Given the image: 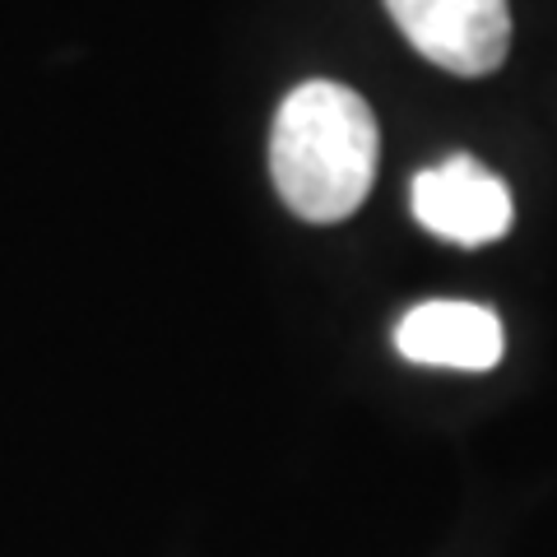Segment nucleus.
Segmentation results:
<instances>
[{"instance_id": "1", "label": "nucleus", "mask_w": 557, "mask_h": 557, "mask_svg": "<svg viewBox=\"0 0 557 557\" xmlns=\"http://www.w3.org/2000/svg\"><path fill=\"white\" fill-rule=\"evenodd\" d=\"M376 116L335 79L298 84L274 116L270 172L284 205L307 223H339L376 182Z\"/></svg>"}, {"instance_id": "2", "label": "nucleus", "mask_w": 557, "mask_h": 557, "mask_svg": "<svg viewBox=\"0 0 557 557\" xmlns=\"http://www.w3.org/2000/svg\"><path fill=\"white\" fill-rule=\"evenodd\" d=\"M395 28L413 42L418 57L479 79L507 61L511 5L507 0H386Z\"/></svg>"}, {"instance_id": "3", "label": "nucleus", "mask_w": 557, "mask_h": 557, "mask_svg": "<svg viewBox=\"0 0 557 557\" xmlns=\"http://www.w3.org/2000/svg\"><path fill=\"white\" fill-rule=\"evenodd\" d=\"M409 200L413 219L432 237L456 242V247H487V242L507 237L516 214L507 182L469 153H450V159L423 168L413 177Z\"/></svg>"}, {"instance_id": "4", "label": "nucleus", "mask_w": 557, "mask_h": 557, "mask_svg": "<svg viewBox=\"0 0 557 557\" xmlns=\"http://www.w3.org/2000/svg\"><path fill=\"white\" fill-rule=\"evenodd\" d=\"M395 348L423 368L487 372L497 368L507 339H502L497 311L479 302H423L395 325Z\"/></svg>"}]
</instances>
